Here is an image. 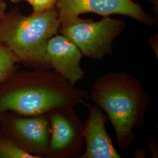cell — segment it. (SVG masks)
<instances>
[{
    "mask_svg": "<svg viewBox=\"0 0 158 158\" xmlns=\"http://www.w3.org/2000/svg\"><path fill=\"white\" fill-rule=\"evenodd\" d=\"M89 99L106 113L119 148H129L135 138L134 130L143 126L151 103L140 80L125 72L105 74L92 85Z\"/></svg>",
    "mask_w": 158,
    "mask_h": 158,
    "instance_id": "6da1fadb",
    "label": "cell"
},
{
    "mask_svg": "<svg viewBox=\"0 0 158 158\" xmlns=\"http://www.w3.org/2000/svg\"><path fill=\"white\" fill-rule=\"evenodd\" d=\"M19 81L15 89L0 96V111L35 116L85 104L89 100L87 90L69 84L59 74L48 69L26 72Z\"/></svg>",
    "mask_w": 158,
    "mask_h": 158,
    "instance_id": "7a4b0ae2",
    "label": "cell"
},
{
    "mask_svg": "<svg viewBox=\"0 0 158 158\" xmlns=\"http://www.w3.org/2000/svg\"><path fill=\"white\" fill-rule=\"evenodd\" d=\"M60 27L55 7L45 11L24 16L14 8L0 19V43L6 46L19 61L35 67L50 68L46 54L49 39Z\"/></svg>",
    "mask_w": 158,
    "mask_h": 158,
    "instance_id": "3957f363",
    "label": "cell"
},
{
    "mask_svg": "<svg viewBox=\"0 0 158 158\" xmlns=\"http://www.w3.org/2000/svg\"><path fill=\"white\" fill-rule=\"evenodd\" d=\"M124 29L123 21L110 17L96 22L77 17L61 24L59 32L72 41L83 56L101 60L112 54L113 42Z\"/></svg>",
    "mask_w": 158,
    "mask_h": 158,
    "instance_id": "277c9868",
    "label": "cell"
},
{
    "mask_svg": "<svg viewBox=\"0 0 158 158\" xmlns=\"http://www.w3.org/2000/svg\"><path fill=\"white\" fill-rule=\"evenodd\" d=\"M48 115L51 138L46 156L80 158L85 151L83 123L73 107L57 109Z\"/></svg>",
    "mask_w": 158,
    "mask_h": 158,
    "instance_id": "5b68a950",
    "label": "cell"
},
{
    "mask_svg": "<svg viewBox=\"0 0 158 158\" xmlns=\"http://www.w3.org/2000/svg\"><path fill=\"white\" fill-rule=\"evenodd\" d=\"M56 9L60 25L84 13L93 12L104 17L118 14L135 19L151 27L154 19L133 0H57Z\"/></svg>",
    "mask_w": 158,
    "mask_h": 158,
    "instance_id": "8992f818",
    "label": "cell"
},
{
    "mask_svg": "<svg viewBox=\"0 0 158 158\" xmlns=\"http://www.w3.org/2000/svg\"><path fill=\"white\" fill-rule=\"evenodd\" d=\"M46 54L50 68L62 76L69 84L76 85L84 78L80 66L83 57L79 48L62 34H56L48 40Z\"/></svg>",
    "mask_w": 158,
    "mask_h": 158,
    "instance_id": "52a82bcc",
    "label": "cell"
},
{
    "mask_svg": "<svg viewBox=\"0 0 158 158\" xmlns=\"http://www.w3.org/2000/svg\"><path fill=\"white\" fill-rule=\"evenodd\" d=\"M84 105L89 113L83 124L85 151L80 158H121L106 130L107 116L96 104L92 106L85 102Z\"/></svg>",
    "mask_w": 158,
    "mask_h": 158,
    "instance_id": "ba28073f",
    "label": "cell"
},
{
    "mask_svg": "<svg viewBox=\"0 0 158 158\" xmlns=\"http://www.w3.org/2000/svg\"><path fill=\"white\" fill-rule=\"evenodd\" d=\"M17 118L12 124L23 148L36 156H46L51 138L48 114Z\"/></svg>",
    "mask_w": 158,
    "mask_h": 158,
    "instance_id": "9c48e42d",
    "label": "cell"
},
{
    "mask_svg": "<svg viewBox=\"0 0 158 158\" xmlns=\"http://www.w3.org/2000/svg\"><path fill=\"white\" fill-rule=\"evenodd\" d=\"M0 158H40L8 138L0 136Z\"/></svg>",
    "mask_w": 158,
    "mask_h": 158,
    "instance_id": "30bf717a",
    "label": "cell"
},
{
    "mask_svg": "<svg viewBox=\"0 0 158 158\" xmlns=\"http://www.w3.org/2000/svg\"><path fill=\"white\" fill-rule=\"evenodd\" d=\"M18 62L19 60L11 51L0 43V83L10 75Z\"/></svg>",
    "mask_w": 158,
    "mask_h": 158,
    "instance_id": "8fae6325",
    "label": "cell"
},
{
    "mask_svg": "<svg viewBox=\"0 0 158 158\" xmlns=\"http://www.w3.org/2000/svg\"><path fill=\"white\" fill-rule=\"evenodd\" d=\"M57 0H33L31 6L32 12L39 13L55 7Z\"/></svg>",
    "mask_w": 158,
    "mask_h": 158,
    "instance_id": "7c38bea8",
    "label": "cell"
},
{
    "mask_svg": "<svg viewBox=\"0 0 158 158\" xmlns=\"http://www.w3.org/2000/svg\"><path fill=\"white\" fill-rule=\"evenodd\" d=\"M6 3L5 0H0V19L6 14Z\"/></svg>",
    "mask_w": 158,
    "mask_h": 158,
    "instance_id": "4fadbf2b",
    "label": "cell"
},
{
    "mask_svg": "<svg viewBox=\"0 0 158 158\" xmlns=\"http://www.w3.org/2000/svg\"><path fill=\"white\" fill-rule=\"evenodd\" d=\"M134 157L135 158H145L146 154H145V151L142 148H139L138 149L135 151V152L134 154Z\"/></svg>",
    "mask_w": 158,
    "mask_h": 158,
    "instance_id": "5bb4252c",
    "label": "cell"
},
{
    "mask_svg": "<svg viewBox=\"0 0 158 158\" xmlns=\"http://www.w3.org/2000/svg\"><path fill=\"white\" fill-rule=\"evenodd\" d=\"M12 2H13V3H18V2H21V1H27V2H29L31 5V4L32 3V2H33V0H10Z\"/></svg>",
    "mask_w": 158,
    "mask_h": 158,
    "instance_id": "9a60e30c",
    "label": "cell"
}]
</instances>
